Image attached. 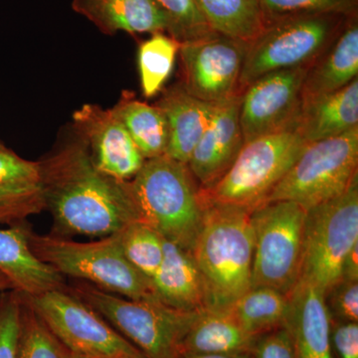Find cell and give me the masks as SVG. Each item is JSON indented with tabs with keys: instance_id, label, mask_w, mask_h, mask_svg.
I'll return each instance as SVG.
<instances>
[{
	"instance_id": "e0dca14e",
	"label": "cell",
	"mask_w": 358,
	"mask_h": 358,
	"mask_svg": "<svg viewBox=\"0 0 358 358\" xmlns=\"http://www.w3.org/2000/svg\"><path fill=\"white\" fill-rule=\"evenodd\" d=\"M285 327L291 334L294 358H334L331 317L324 294L308 282L299 281L289 294Z\"/></svg>"
},
{
	"instance_id": "ba28073f",
	"label": "cell",
	"mask_w": 358,
	"mask_h": 358,
	"mask_svg": "<svg viewBox=\"0 0 358 358\" xmlns=\"http://www.w3.org/2000/svg\"><path fill=\"white\" fill-rule=\"evenodd\" d=\"M357 171L358 127L308 143L264 203L293 201L308 210L345 193Z\"/></svg>"
},
{
	"instance_id": "ac0fdd59",
	"label": "cell",
	"mask_w": 358,
	"mask_h": 358,
	"mask_svg": "<svg viewBox=\"0 0 358 358\" xmlns=\"http://www.w3.org/2000/svg\"><path fill=\"white\" fill-rule=\"evenodd\" d=\"M28 230L26 223L0 229V272L23 296H39L63 289L64 277L33 253Z\"/></svg>"
},
{
	"instance_id": "7402d4cb",
	"label": "cell",
	"mask_w": 358,
	"mask_h": 358,
	"mask_svg": "<svg viewBox=\"0 0 358 358\" xmlns=\"http://www.w3.org/2000/svg\"><path fill=\"white\" fill-rule=\"evenodd\" d=\"M357 76L358 20L355 14L348 18L329 48L308 68L301 87V105L343 89Z\"/></svg>"
},
{
	"instance_id": "30bf717a",
	"label": "cell",
	"mask_w": 358,
	"mask_h": 358,
	"mask_svg": "<svg viewBox=\"0 0 358 358\" xmlns=\"http://www.w3.org/2000/svg\"><path fill=\"white\" fill-rule=\"evenodd\" d=\"M358 244V178L345 193L307 210L299 281L326 294L341 280V266Z\"/></svg>"
},
{
	"instance_id": "f546056e",
	"label": "cell",
	"mask_w": 358,
	"mask_h": 358,
	"mask_svg": "<svg viewBox=\"0 0 358 358\" xmlns=\"http://www.w3.org/2000/svg\"><path fill=\"white\" fill-rule=\"evenodd\" d=\"M21 296L22 307L16 358H66L69 350L28 306L22 294Z\"/></svg>"
},
{
	"instance_id": "9c48e42d",
	"label": "cell",
	"mask_w": 358,
	"mask_h": 358,
	"mask_svg": "<svg viewBox=\"0 0 358 358\" xmlns=\"http://www.w3.org/2000/svg\"><path fill=\"white\" fill-rule=\"evenodd\" d=\"M307 210L293 201L263 203L251 212L252 286L289 296L300 280Z\"/></svg>"
},
{
	"instance_id": "e575fe53",
	"label": "cell",
	"mask_w": 358,
	"mask_h": 358,
	"mask_svg": "<svg viewBox=\"0 0 358 358\" xmlns=\"http://www.w3.org/2000/svg\"><path fill=\"white\" fill-rule=\"evenodd\" d=\"M251 358H294L293 341L287 327H279L258 336Z\"/></svg>"
},
{
	"instance_id": "7a4b0ae2",
	"label": "cell",
	"mask_w": 358,
	"mask_h": 358,
	"mask_svg": "<svg viewBox=\"0 0 358 358\" xmlns=\"http://www.w3.org/2000/svg\"><path fill=\"white\" fill-rule=\"evenodd\" d=\"M251 212L229 205H204L201 226L190 253L203 282L206 310H229L251 289Z\"/></svg>"
},
{
	"instance_id": "836d02e7",
	"label": "cell",
	"mask_w": 358,
	"mask_h": 358,
	"mask_svg": "<svg viewBox=\"0 0 358 358\" xmlns=\"http://www.w3.org/2000/svg\"><path fill=\"white\" fill-rule=\"evenodd\" d=\"M331 320L358 322V282L341 279L324 294Z\"/></svg>"
},
{
	"instance_id": "1f68e13d",
	"label": "cell",
	"mask_w": 358,
	"mask_h": 358,
	"mask_svg": "<svg viewBox=\"0 0 358 358\" xmlns=\"http://www.w3.org/2000/svg\"><path fill=\"white\" fill-rule=\"evenodd\" d=\"M157 2L169 22L167 33L180 43L214 32L194 0H157Z\"/></svg>"
},
{
	"instance_id": "4fadbf2b",
	"label": "cell",
	"mask_w": 358,
	"mask_h": 358,
	"mask_svg": "<svg viewBox=\"0 0 358 358\" xmlns=\"http://www.w3.org/2000/svg\"><path fill=\"white\" fill-rule=\"evenodd\" d=\"M310 67L268 73L244 90L240 105L244 143L294 128L301 110V87Z\"/></svg>"
},
{
	"instance_id": "d6a6232c",
	"label": "cell",
	"mask_w": 358,
	"mask_h": 358,
	"mask_svg": "<svg viewBox=\"0 0 358 358\" xmlns=\"http://www.w3.org/2000/svg\"><path fill=\"white\" fill-rule=\"evenodd\" d=\"M22 296L15 289L0 293V358H16Z\"/></svg>"
},
{
	"instance_id": "60d3db41",
	"label": "cell",
	"mask_w": 358,
	"mask_h": 358,
	"mask_svg": "<svg viewBox=\"0 0 358 358\" xmlns=\"http://www.w3.org/2000/svg\"><path fill=\"white\" fill-rule=\"evenodd\" d=\"M6 145H4L3 143H2L1 141H0V150H6Z\"/></svg>"
},
{
	"instance_id": "4dcf8cb0",
	"label": "cell",
	"mask_w": 358,
	"mask_h": 358,
	"mask_svg": "<svg viewBox=\"0 0 358 358\" xmlns=\"http://www.w3.org/2000/svg\"><path fill=\"white\" fill-rule=\"evenodd\" d=\"M266 26L286 18L312 14H357V0H259Z\"/></svg>"
},
{
	"instance_id": "484cf974",
	"label": "cell",
	"mask_w": 358,
	"mask_h": 358,
	"mask_svg": "<svg viewBox=\"0 0 358 358\" xmlns=\"http://www.w3.org/2000/svg\"><path fill=\"white\" fill-rule=\"evenodd\" d=\"M215 32L250 43L265 29L259 0H194Z\"/></svg>"
},
{
	"instance_id": "3957f363",
	"label": "cell",
	"mask_w": 358,
	"mask_h": 358,
	"mask_svg": "<svg viewBox=\"0 0 358 358\" xmlns=\"http://www.w3.org/2000/svg\"><path fill=\"white\" fill-rule=\"evenodd\" d=\"M129 183L141 220L166 241L192 251L204 205L187 164L166 155L145 159Z\"/></svg>"
},
{
	"instance_id": "d590c367",
	"label": "cell",
	"mask_w": 358,
	"mask_h": 358,
	"mask_svg": "<svg viewBox=\"0 0 358 358\" xmlns=\"http://www.w3.org/2000/svg\"><path fill=\"white\" fill-rule=\"evenodd\" d=\"M331 341L334 358H358V322L331 320Z\"/></svg>"
},
{
	"instance_id": "ab89813d",
	"label": "cell",
	"mask_w": 358,
	"mask_h": 358,
	"mask_svg": "<svg viewBox=\"0 0 358 358\" xmlns=\"http://www.w3.org/2000/svg\"><path fill=\"white\" fill-rule=\"evenodd\" d=\"M66 358H87L84 357H81V355H75V353L68 352L67 357Z\"/></svg>"
},
{
	"instance_id": "5bb4252c",
	"label": "cell",
	"mask_w": 358,
	"mask_h": 358,
	"mask_svg": "<svg viewBox=\"0 0 358 358\" xmlns=\"http://www.w3.org/2000/svg\"><path fill=\"white\" fill-rule=\"evenodd\" d=\"M73 122L99 171L121 181L131 180L141 171L145 159L112 110L85 103L73 114Z\"/></svg>"
},
{
	"instance_id": "74e56055",
	"label": "cell",
	"mask_w": 358,
	"mask_h": 358,
	"mask_svg": "<svg viewBox=\"0 0 358 358\" xmlns=\"http://www.w3.org/2000/svg\"><path fill=\"white\" fill-rule=\"evenodd\" d=\"M183 358H251V355H228V353H204V355H186Z\"/></svg>"
},
{
	"instance_id": "603a6c76",
	"label": "cell",
	"mask_w": 358,
	"mask_h": 358,
	"mask_svg": "<svg viewBox=\"0 0 358 358\" xmlns=\"http://www.w3.org/2000/svg\"><path fill=\"white\" fill-rule=\"evenodd\" d=\"M358 127V78L343 89L301 105L294 129L308 143Z\"/></svg>"
},
{
	"instance_id": "f35d334b",
	"label": "cell",
	"mask_w": 358,
	"mask_h": 358,
	"mask_svg": "<svg viewBox=\"0 0 358 358\" xmlns=\"http://www.w3.org/2000/svg\"><path fill=\"white\" fill-rule=\"evenodd\" d=\"M10 289H14L13 282H11L6 274L0 272V293L10 291Z\"/></svg>"
},
{
	"instance_id": "277c9868",
	"label": "cell",
	"mask_w": 358,
	"mask_h": 358,
	"mask_svg": "<svg viewBox=\"0 0 358 358\" xmlns=\"http://www.w3.org/2000/svg\"><path fill=\"white\" fill-rule=\"evenodd\" d=\"M33 253L63 277L92 282L96 288L131 300L157 299L152 282L124 258L117 233L91 242L41 236L28 230Z\"/></svg>"
},
{
	"instance_id": "44dd1931",
	"label": "cell",
	"mask_w": 358,
	"mask_h": 358,
	"mask_svg": "<svg viewBox=\"0 0 358 358\" xmlns=\"http://www.w3.org/2000/svg\"><path fill=\"white\" fill-rule=\"evenodd\" d=\"M72 8L106 35L154 34L169 27L157 0H73Z\"/></svg>"
},
{
	"instance_id": "83f0119b",
	"label": "cell",
	"mask_w": 358,
	"mask_h": 358,
	"mask_svg": "<svg viewBox=\"0 0 358 358\" xmlns=\"http://www.w3.org/2000/svg\"><path fill=\"white\" fill-rule=\"evenodd\" d=\"M180 42L164 32L154 33L138 49V69L143 95H157L173 71Z\"/></svg>"
},
{
	"instance_id": "cb8c5ba5",
	"label": "cell",
	"mask_w": 358,
	"mask_h": 358,
	"mask_svg": "<svg viewBox=\"0 0 358 358\" xmlns=\"http://www.w3.org/2000/svg\"><path fill=\"white\" fill-rule=\"evenodd\" d=\"M257 338L230 310H200L183 341V357L204 353L251 355Z\"/></svg>"
},
{
	"instance_id": "5b68a950",
	"label": "cell",
	"mask_w": 358,
	"mask_h": 358,
	"mask_svg": "<svg viewBox=\"0 0 358 358\" xmlns=\"http://www.w3.org/2000/svg\"><path fill=\"white\" fill-rule=\"evenodd\" d=\"M308 145L294 128L244 143L222 178L210 187L199 188L202 203L254 210L265 202Z\"/></svg>"
},
{
	"instance_id": "4316f807",
	"label": "cell",
	"mask_w": 358,
	"mask_h": 358,
	"mask_svg": "<svg viewBox=\"0 0 358 358\" xmlns=\"http://www.w3.org/2000/svg\"><path fill=\"white\" fill-rule=\"evenodd\" d=\"M289 296L267 287L251 288L229 308L242 327L254 336L285 326Z\"/></svg>"
},
{
	"instance_id": "8992f818",
	"label": "cell",
	"mask_w": 358,
	"mask_h": 358,
	"mask_svg": "<svg viewBox=\"0 0 358 358\" xmlns=\"http://www.w3.org/2000/svg\"><path fill=\"white\" fill-rule=\"evenodd\" d=\"M75 294L148 358H183V341L199 313L176 310L157 299L131 300L88 284L79 285Z\"/></svg>"
},
{
	"instance_id": "d4e9b609",
	"label": "cell",
	"mask_w": 358,
	"mask_h": 358,
	"mask_svg": "<svg viewBox=\"0 0 358 358\" xmlns=\"http://www.w3.org/2000/svg\"><path fill=\"white\" fill-rule=\"evenodd\" d=\"M110 110L124 124L145 159L166 154L167 124L159 107L141 102L133 92L124 91Z\"/></svg>"
},
{
	"instance_id": "d6986e66",
	"label": "cell",
	"mask_w": 358,
	"mask_h": 358,
	"mask_svg": "<svg viewBox=\"0 0 358 358\" xmlns=\"http://www.w3.org/2000/svg\"><path fill=\"white\" fill-rule=\"evenodd\" d=\"M155 105L164 113L167 124L164 155L187 164L211 121L216 103L195 98L179 83L166 89Z\"/></svg>"
},
{
	"instance_id": "8fae6325",
	"label": "cell",
	"mask_w": 358,
	"mask_h": 358,
	"mask_svg": "<svg viewBox=\"0 0 358 358\" xmlns=\"http://www.w3.org/2000/svg\"><path fill=\"white\" fill-rule=\"evenodd\" d=\"M23 298L70 352L87 358H148L76 294L60 289Z\"/></svg>"
},
{
	"instance_id": "2e32d148",
	"label": "cell",
	"mask_w": 358,
	"mask_h": 358,
	"mask_svg": "<svg viewBox=\"0 0 358 358\" xmlns=\"http://www.w3.org/2000/svg\"><path fill=\"white\" fill-rule=\"evenodd\" d=\"M44 210L41 162L22 159L7 148L0 150V225H21Z\"/></svg>"
},
{
	"instance_id": "6da1fadb",
	"label": "cell",
	"mask_w": 358,
	"mask_h": 358,
	"mask_svg": "<svg viewBox=\"0 0 358 358\" xmlns=\"http://www.w3.org/2000/svg\"><path fill=\"white\" fill-rule=\"evenodd\" d=\"M40 162L54 236L107 237L141 220L129 181L99 171L79 136Z\"/></svg>"
},
{
	"instance_id": "52a82bcc",
	"label": "cell",
	"mask_w": 358,
	"mask_h": 358,
	"mask_svg": "<svg viewBox=\"0 0 358 358\" xmlns=\"http://www.w3.org/2000/svg\"><path fill=\"white\" fill-rule=\"evenodd\" d=\"M350 16L312 14L266 26L247 47L238 86L239 94L268 73L312 66L338 38Z\"/></svg>"
},
{
	"instance_id": "ffe728a7",
	"label": "cell",
	"mask_w": 358,
	"mask_h": 358,
	"mask_svg": "<svg viewBox=\"0 0 358 358\" xmlns=\"http://www.w3.org/2000/svg\"><path fill=\"white\" fill-rule=\"evenodd\" d=\"M164 246V259L150 280L155 298L182 312L206 310L203 282L192 253L166 240Z\"/></svg>"
},
{
	"instance_id": "9a60e30c",
	"label": "cell",
	"mask_w": 358,
	"mask_h": 358,
	"mask_svg": "<svg viewBox=\"0 0 358 358\" xmlns=\"http://www.w3.org/2000/svg\"><path fill=\"white\" fill-rule=\"evenodd\" d=\"M241 96L216 103L213 115L187 166L200 189L210 187L232 166L244 145L240 126Z\"/></svg>"
},
{
	"instance_id": "7c38bea8",
	"label": "cell",
	"mask_w": 358,
	"mask_h": 358,
	"mask_svg": "<svg viewBox=\"0 0 358 358\" xmlns=\"http://www.w3.org/2000/svg\"><path fill=\"white\" fill-rule=\"evenodd\" d=\"M248 43L218 32L182 42L180 85L190 95L218 103L235 95Z\"/></svg>"
},
{
	"instance_id": "8d00e7d4",
	"label": "cell",
	"mask_w": 358,
	"mask_h": 358,
	"mask_svg": "<svg viewBox=\"0 0 358 358\" xmlns=\"http://www.w3.org/2000/svg\"><path fill=\"white\" fill-rule=\"evenodd\" d=\"M341 279L358 282V244L345 256L341 266Z\"/></svg>"
},
{
	"instance_id": "f1b7e54d",
	"label": "cell",
	"mask_w": 358,
	"mask_h": 358,
	"mask_svg": "<svg viewBox=\"0 0 358 358\" xmlns=\"http://www.w3.org/2000/svg\"><path fill=\"white\" fill-rule=\"evenodd\" d=\"M117 237L124 258L150 281L164 259V238L141 220L128 224Z\"/></svg>"
}]
</instances>
